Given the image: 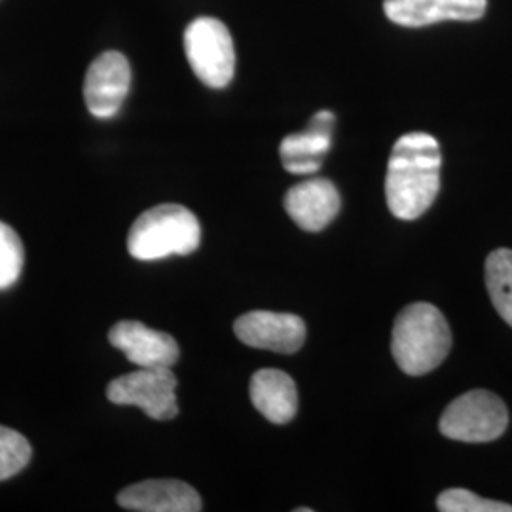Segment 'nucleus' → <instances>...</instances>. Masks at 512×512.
I'll use <instances>...</instances> for the list:
<instances>
[{"instance_id": "1", "label": "nucleus", "mask_w": 512, "mask_h": 512, "mask_svg": "<svg viewBox=\"0 0 512 512\" xmlns=\"http://www.w3.org/2000/svg\"><path fill=\"white\" fill-rule=\"evenodd\" d=\"M442 154L429 133H406L391 150L385 175V200L401 220L420 219L437 200Z\"/></svg>"}, {"instance_id": "2", "label": "nucleus", "mask_w": 512, "mask_h": 512, "mask_svg": "<svg viewBox=\"0 0 512 512\" xmlns=\"http://www.w3.org/2000/svg\"><path fill=\"white\" fill-rule=\"evenodd\" d=\"M450 349L452 330L433 304L416 302L397 315L391 334V353L406 374L423 376L435 370L448 357Z\"/></svg>"}, {"instance_id": "3", "label": "nucleus", "mask_w": 512, "mask_h": 512, "mask_svg": "<svg viewBox=\"0 0 512 512\" xmlns=\"http://www.w3.org/2000/svg\"><path fill=\"white\" fill-rule=\"evenodd\" d=\"M198 217L179 203H162L139 215L128 234L129 255L141 262L190 255L200 247Z\"/></svg>"}, {"instance_id": "4", "label": "nucleus", "mask_w": 512, "mask_h": 512, "mask_svg": "<svg viewBox=\"0 0 512 512\" xmlns=\"http://www.w3.org/2000/svg\"><path fill=\"white\" fill-rule=\"evenodd\" d=\"M184 52L194 74L213 90L226 88L236 73V50L220 19H194L184 31Z\"/></svg>"}, {"instance_id": "5", "label": "nucleus", "mask_w": 512, "mask_h": 512, "mask_svg": "<svg viewBox=\"0 0 512 512\" xmlns=\"http://www.w3.org/2000/svg\"><path fill=\"white\" fill-rule=\"evenodd\" d=\"M509 425V412L505 403L486 389H475L448 404L440 418V433L458 442H492Z\"/></svg>"}, {"instance_id": "6", "label": "nucleus", "mask_w": 512, "mask_h": 512, "mask_svg": "<svg viewBox=\"0 0 512 512\" xmlns=\"http://www.w3.org/2000/svg\"><path fill=\"white\" fill-rule=\"evenodd\" d=\"M177 378L171 368H139L131 374L110 382L107 397L110 403L139 406L148 418L173 420L179 414Z\"/></svg>"}, {"instance_id": "7", "label": "nucleus", "mask_w": 512, "mask_h": 512, "mask_svg": "<svg viewBox=\"0 0 512 512\" xmlns=\"http://www.w3.org/2000/svg\"><path fill=\"white\" fill-rule=\"evenodd\" d=\"M131 88L128 57L105 52L93 59L84 80V101L95 118H112L122 109Z\"/></svg>"}, {"instance_id": "8", "label": "nucleus", "mask_w": 512, "mask_h": 512, "mask_svg": "<svg viewBox=\"0 0 512 512\" xmlns=\"http://www.w3.org/2000/svg\"><path fill=\"white\" fill-rule=\"evenodd\" d=\"M234 332L245 346L274 353H296L306 342V323L294 313L249 311L234 323Z\"/></svg>"}, {"instance_id": "9", "label": "nucleus", "mask_w": 512, "mask_h": 512, "mask_svg": "<svg viewBox=\"0 0 512 512\" xmlns=\"http://www.w3.org/2000/svg\"><path fill=\"white\" fill-rule=\"evenodd\" d=\"M109 342L139 368H171L181 349L167 332L148 329L141 321H120L109 332Z\"/></svg>"}, {"instance_id": "10", "label": "nucleus", "mask_w": 512, "mask_h": 512, "mask_svg": "<svg viewBox=\"0 0 512 512\" xmlns=\"http://www.w3.org/2000/svg\"><path fill=\"white\" fill-rule=\"evenodd\" d=\"M334 124L336 116L330 110H319L308 129L287 135L279 147L283 167L293 175H313L319 171L332 145Z\"/></svg>"}, {"instance_id": "11", "label": "nucleus", "mask_w": 512, "mask_h": 512, "mask_svg": "<svg viewBox=\"0 0 512 512\" xmlns=\"http://www.w3.org/2000/svg\"><path fill=\"white\" fill-rule=\"evenodd\" d=\"M486 8L488 0H384L387 19L410 29L440 21H476Z\"/></svg>"}, {"instance_id": "12", "label": "nucleus", "mask_w": 512, "mask_h": 512, "mask_svg": "<svg viewBox=\"0 0 512 512\" xmlns=\"http://www.w3.org/2000/svg\"><path fill=\"white\" fill-rule=\"evenodd\" d=\"M118 505L137 512H200L202 497L181 480H145L124 488Z\"/></svg>"}, {"instance_id": "13", "label": "nucleus", "mask_w": 512, "mask_h": 512, "mask_svg": "<svg viewBox=\"0 0 512 512\" xmlns=\"http://www.w3.org/2000/svg\"><path fill=\"white\" fill-rule=\"evenodd\" d=\"M285 211L306 232H321L340 211V194L329 179L294 184L285 196Z\"/></svg>"}, {"instance_id": "14", "label": "nucleus", "mask_w": 512, "mask_h": 512, "mask_svg": "<svg viewBox=\"0 0 512 512\" xmlns=\"http://www.w3.org/2000/svg\"><path fill=\"white\" fill-rule=\"evenodd\" d=\"M249 393L256 410L275 425L289 423L298 410L296 385L293 378L283 370L262 368L255 372Z\"/></svg>"}, {"instance_id": "15", "label": "nucleus", "mask_w": 512, "mask_h": 512, "mask_svg": "<svg viewBox=\"0 0 512 512\" xmlns=\"http://www.w3.org/2000/svg\"><path fill=\"white\" fill-rule=\"evenodd\" d=\"M486 289L501 319L512 327L511 249H497L486 258Z\"/></svg>"}, {"instance_id": "16", "label": "nucleus", "mask_w": 512, "mask_h": 512, "mask_svg": "<svg viewBox=\"0 0 512 512\" xmlns=\"http://www.w3.org/2000/svg\"><path fill=\"white\" fill-rule=\"evenodd\" d=\"M25 264V249L18 232L0 220V291L18 283Z\"/></svg>"}, {"instance_id": "17", "label": "nucleus", "mask_w": 512, "mask_h": 512, "mask_svg": "<svg viewBox=\"0 0 512 512\" xmlns=\"http://www.w3.org/2000/svg\"><path fill=\"white\" fill-rule=\"evenodd\" d=\"M31 444L21 433L0 425V480L21 473L31 461Z\"/></svg>"}, {"instance_id": "18", "label": "nucleus", "mask_w": 512, "mask_h": 512, "mask_svg": "<svg viewBox=\"0 0 512 512\" xmlns=\"http://www.w3.org/2000/svg\"><path fill=\"white\" fill-rule=\"evenodd\" d=\"M437 507L442 512H512V505L484 499L463 488H452L439 495Z\"/></svg>"}, {"instance_id": "19", "label": "nucleus", "mask_w": 512, "mask_h": 512, "mask_svg": "<svg viewBox=\"0 0 512 512\" xmlns=\"http://www.w3.org/2000/svg\"><path fill=\"white\" fill-rule=\"evenodd\" d=\"M296 512H311V509H308V507H300V509H296Z\"/></svg>"}]
</instances>
